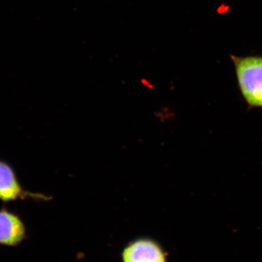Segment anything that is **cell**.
Listing matches in <instances>:
<instances>
[{
    "label": "cell",
    "mask_w": 262,
    "mask_h": 262,
    "mask_svg": "<svg viewBox=\"0 0 262 262\" xmlns=\"http://www.w3.org/2000/svg\"><path fill=\"white\" fill-rule=\"evenodd\" d=\"M123 262H165V253L153 239L141 238L130 243L122 252Z\"/></svg>",
    "instance_id": "277c9868"
},
{
    "label": "cell",
    "mask_w": 262,
    "mask_h": 262,
    "mask_svg": "<svg viewBox=\"0 0 262 262\" xmlns=\"http://www.w3.org/2000/svg\"><path fill=\"white\" fill-rule=\"evenodd\" d=\"M28 237L27 226L20 215L6 206L0 208V246L18 247Z\"/></svg>",
    "instance_id": "3957f363"
},
{
    "label": "cell",
    "mask_w": 262,
    "mask_h": 262,
    "mask_svg": "<svg viewBox=\"0 0 262 262\" xmlns=\"http://www.w3.org/2000/svg\"><path fill=\"white\" fill-rule=\"evenodd\" d=\"M241 94L250 108H262V56L231 55Z\"/></svg>",
    "instance_id": "6da1fadb"
},
{
    "label": "cell",
    "mask_w": 262,
    "mask_h": 262,
    "mask_svg": "<svg viewBox=\"0 0 262 262\" xmlns=\"http://www.w3.org/2000/svg\"><path fill=\"white\" fill-rule=\"evenodd\" d=\"M25 200L47 202L52 200V196L26 189L13 167L8 162L0 160V201L9 203Z\"/></svg>",
    "instance_id": "7a4b0ae2"
}]
</instances>
